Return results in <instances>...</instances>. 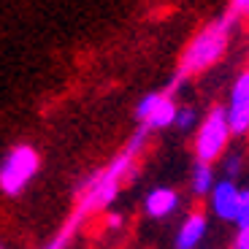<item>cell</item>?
<instances>
[{
	"label": "cell",
	"mask_w": 249,
	"mask_h": 249,
	"mask_svg": "<svg viewBox=\"0 0 249 249\" xmlns=\"http://www.w3.org/2000/svg\"><path fill=\"white\" fill-rule=\"evenodd\" d=\"M231 22H233V17L225 14V17H219L200 27L190 38V44L184 46V52H181L176 76H181L187 81V79H193V76L203 73V71H209L212 65H217L225 57V52H228V44H231Z\"/></svg>",
	"instance_id": "6da1fadb"
},
{
	"label": "cell",
	"mask_w": 249,
	"mask_h": 249,
	"mask_svg": "<svg viewBox=\"0 0 249 249\" xmlns=\"http://www.w3.org/2000/svg\"><path fill=\"white\" fill-rule=\"evenodd\" d=\"M231 124H228V114L225 106H214L212 111L200 119L198 130L193 138V155L195 162H203V165H214L228 155V146H231Z\"/></svg>",
	"instance_id": "7a4b0ae2"
},
{
	"label": "cell",
	"mask_w": 249,
	"mask_h": 249,
	"mask_svg": "<svg viewBox=\"0 0 249 249\" xmlns=\"http://www.w3.org/2000/svg\"><path fill=\"white\" fill-rule=\"evenodd\" d=\"M41 171V155L30 143H17L0 160V193L6 198H17L30 187V181Z\"/></svg>",
	"instance_id": "3957f363"
},
{
	"label": "cell",
	"mask_w": 249,
	"mask_h": 249,
	"mask_svg": "<svg viewBox=\"0 0 249 249\" xmlns=\"http://www.w3.org/2000/svg\"><path fill=\"white\" fill-rule=\"evenodd\" d=\"M176 106L174 95H168L165 89L162 92H146L136 106V119L141 127L146 130H165V127H174V119H176Z\"/></svg>",
	"instance_id": "277c9868"
},
{
	"label": "cell",
	"mask_w": 249,
	"mask_h": 249,
	"mask_svg": "<svg viewBox=\"0 0 249 249\" xmlns=\"http://www.w3.org/2000/svg\"><path fill=\"white\" fill-rule=\"evenodd\" d=\"M225 114H228V124H231L233 138H241V136L247 138V133H249V68H244L236 76V81H233Z\"/></svg>",
	"instance_id": "5b68a950"
},
{
	"label": "cell",
	"mask_w": 249,
	"mask_h": 249,
	"mask_svg": "<svg viewBox=\"0 0 249 249\" xmlns=\"http://www.w3.org/2000/svg\"><path fill=\"white\" fill-rule=\"evenodd\" d=\"M238 198H241V187L238 181L231 179H217L214 190L209 193V212L219 219V222H236L238 214Z\"/></svg>",
	"instance_id": "8992f818"
},
{
	"label": "cell",
	"mask_w": 249,
	"mask_h": 249,
	"mask_svg": "<svg viewBox=\"0 0 249 249\" xmlns=\"http://www.w3.org/2000/svg\"><path fill=\"white\" fill-rule=\"evenodd\" d=\"M181 195L176 187H152L146 198H143V214L149 219H168L179 212Z\"/></svg>",
	"instance_id": "52a82bcc"
},
{
	"label": "cell",
	"mask_w": 249,
	"mask_h": 249,
	"mask_svg": "<svg viewBox=\"0 0 249 249\" xmlns=\"http://www.w3.org/2000/svg\"><path fill=\"white\" fill-rule=\"evenodd\" d=\"M206 233H209V217H206L203 209H193L176 228L174 249H198L203 244Z\"/></svg>",
	"instance_id": "ba28073f"
},
{
	"label": "cell",
	"mask_w": 249,
	"mask_h": 249,
	"mask_svg": "<svg viewBox=\"0 0 249 249\" xmlns=\"http://www.w3.org/2000/svg\"><path fill=\"white\" fill-rule=\"evenodd\" d=\"M214 184H217V171H214V165L195 162L193 171H190V193H193L195 198H209Z\"/></svg>",
	"instance_id": "9c48e42d"
},
{
	"label": "cell",
	"mask_w": 249,
	"mask_h": 249,
	"mask_svg": "<svg viewBox=\"0 0 249 249\" xmlns=\"http://www.w3.org/2000/svg\"><path fill=\"white\" fill-rule=\"evenodd\" d=\"M244 174H247V155L238 149H228V155L222 157V179L238 181Z\"/></svg>",
	"instance_id": "30bf717a"
},
{
	"label": "cell",
	"mask_w": 249,
	"mask_h": 249,
	"mask_svg": "<svg viewBox=\"0 0 249 249\" xmlns=\"http://www.w3.org/2000/svg\"><path fill=\"white\" fill-rule=\"evenodd\" d=\"M198 124H200V119H198V111H195V108L179 106L176 119H174V127H176V130H179V133H190V130H198Z\"/></svg>",
	"instance_id": "8fae6325"
},
{
	"label": "cell",
	"mask_w": 249,
	"mask_h": 249,
	"mask_svg": "<svg viewBox=\"0 0 249 249\" xmlns=\"http://www.w3.org/2000/svg\"><path fill=\"white\" fill-rule=\"evenodd\" d=\"M236 231H249V187H241L238 198V214H236Z\"/></svg>",
	"instance_id": "7c38bea8"
},
{
	"label": "cell",
	"mask_w": 249,
	"mask_h": 249,
	"mask_svg": "<svg viewBox=\"0 0 249 249\" xmlns=\"http://www.w3.org/2000/svg\"><path fill=\"white\" fill-rule=\"evenodd\" d=\"M103 225H106V231L117 233V231H122V228H124V217H122V214H106Z\"/></svg>",
	"instance_id": "4fadbf2b"
},
{
	"label": "cell",
	"mask_w": 249,
	"mask_h": 249,
	"mask_svg": "<svg viewBox=\"0 0 249 249\" xmlns=\"http://www.w3.org/2000/svg\"><path fill=\"white\" fill-rule=\"evenodd\" d=\"M228 249H249V231H236Z\"/></svg>",
	"instance_id": "5bb4252c"
},
{
	"label": "cell",
	"mask_w": 249,
	"mask_h": 249,
	"mask_svg": "<svg viewBox=\"0 0 249 249\" xmlns=\"http://www.w3.org/2000/svg\"><path fill=\"white\" fill-rule=\"evenodd\" d=\"M233 19L241 17V14H249V0H231V8H228Z\"/></svg>",
	"instance_id": "9a60e30c"
},
{
	"label": "cell",
	"mask_w": 249,
	"mask_h": 249,
	"mask_svg": "<svg viewBox=\"0 0 249 249\" xmlns=\"http://www.w3.org/2000/svg\"><path fill=\"white\" fill-rule=\"evenodd\" d=\"M247 68H249V52H247Z\"/></svg>",
	"instance_id": "2e32d148"
},
{
	"label": "cell",
	"mask_w": 249,
	"mask_h": 249,
	"mask_svg": "<svg viewBox=\"0 0 249 249\" xmlns=\"http://www.w3.org/2000/svg\"><path fill=\"white\" fill-rule=\"evenodd\" d=\"M0 249H6V247H3V244H0Z\"/></svg>",
	"instance_id": "e0dca14e"
},
{
	"label": "cell",
	"mask_w": 249,
	"mask_h": 249,
	"mask_svg": "<svg viewBox=\"0 0 249 249\" xmlns=\"http://www.w3.org/2000/svg\"><path fill=\"white\" fill-rule=\"evenodd\" d=\"M247 141H249V133H247Z\"/></svg>",
	"instance_id": "ac0fdd59"
}]
</instances>
